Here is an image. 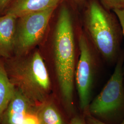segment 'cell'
Returning <instances> with one entry per match:
<instances>
[{
  "label": "cell",
  "mask_w": 124,
  "mask_h": 124,
  "mask_svg": "<svg viewBox=\"0 0 124 124\" xmlns=\"http://www.w3.org/2000/svg\"><path fill=\"white\" fill-rule=\"evenodd\" d=\"M123 62L121 55L110 78L100 93L91 102L86 112L95 117L107 118L118 115L124 109Z\"/></svg>",
  "instance_id": "cell-4"
},
{
  "label": "cell",
  "mask_w": 124,
  "mask_h": 124,
  "mask_svg": "<svg viewBox=\"0 0 124 124\" xmlns=\"http://www.w3.org/2000/svg\"><path fill=\"white\" fill-rule=\"evenodd\" d=\"M62 0H13L5 13L13 14L18 18L24 15L56 8Z\"/></svg>",
  "instance_id": "cell-9"
},
{
  "label": "cell",
  "mask_w": 124,
  "mask_h": 124,
  "mask_svg": "<svg viewBox=\"0 0 124 124\" xmlns=\"http://www.w3.org/2000/svg\"><path fill=\"white\" fill-rule=\"evenodd\" d=\"M13 0H0V15L8 7Z\"/></svg>",
  "instance_id": "cell-15"
},
{
  "label": "cell",
  "mask_w": 124,
  "mask_h": 124,
  "mask_svg": "<svg viewBox=\"0 0 124 124\" xmlns=\"http://www.w3.org/2000/svg\"><path fill=\"white\" fill-rule=\"evenodd\" d=\"M54 66L63 103L67 110H74L75 42L73 18L66 6L58 13L53 38Z\"/></svg>",
  "instance_id": "cell-1"
},
{
  "label": "cell",
  "mask_w": 124,
  "mask_h": 124,
  "mask_svg": "<svg viewBox=\"0 0 124 124\" xmlns=\"http://www.w3.org/2000/svg\"><path fill=\"white\" fill-rule=\"evenodd\" d=\"M69 124H87L84 120L78 116L73 117Z\"/></svg>",
  "instance_id": "cell-16"
},
{
  "label": "cell",
  "mask_w": 124,
  "mask_h": 124,
  "mask_svg": "<svg viewBox=\"0 0 124 124\" xmlns=\"http://www.w3.org/2000/svg\"><path fill=\"white\" fill-rule=\"evenodd\" d=\"M15 91L16 88L7 73L4 62L0 61V122Z\"/></svg>",
  "instance_id": "cell-10"
},
{
  "label": "cell",
  "mask_w": 124,
  "mask_h": 124,
  "mask_svg": "<svg viewBox=\"0 0 124 124\" xmlns=\"http://www.w3.org/2000/svg\"><path fill=\"white\" fill-rule=\"evenodd\" d=\"M102 6L109 11L124 8V0H99Z\"/></svg>",
  "instance_id": "cell-12"
},
{
  "label": "cell",
  "mask_w": 124,
  "mask_h": 124,
  "mask_svg": "<svg viewBox=\"0 0 124 124\" xmlns=\"http://www.w3.org/2000/svg\"><path fill=\"white\" fill-rule=\"evenodd\" d=\"M4 63L11 82L34 105L38 108L50 99L51 81L39 52L9 58Z\"/></svg>",
  "instance_id": "cell-2"
},
{
  "label": "cell",
  "mask_w": 124,
  "mask_h": 124,
  "mask_svg": "<svg viewBox=\"0 0 124 124\" xmlns=\"http://www.w3.org/2000/svg\"><path fill=\"white\" fill-rule=\"evenodd\" d=\"M78 43L80 57L75 69V80L80 108L85 113L91 102L96 63L88 40L83 33L79 36Z\"/></svg>",
  "instance_id": "cell-6"
},
{
  "label": "cell",
  "mask_w": 124,
  "mask_h": 124,
  "mask_svg": "<svg viewBox=\"0 0 124 124\" xmlns=\"http://www.w3.org/2000/svg\"><path fill=\"white\" fill-rule=\"evenodd\" d=\"M55 9L29 13L17 18L13 52L16 57L28 54L41 40Z\"/></svg>",
  "instance_id": "cell-5"
},
{
  "label": "cell",
  "mask_w": 124,
  "mask_h": 124,
  "mask_svg": "<svg viewBox=\"0 0 124 124\" xmlns=\"http://www.w3.org/2000/svg\"><path fill=\"white\" fill-rule=\"evenodd\" d=\"M113 11L115 13L116 16L119 21L124 36V8L115 9Z\"/></svg>",
  "instance_id": "cell-13"
},
{
  "label": "cell",
  "mask_w": 124,
  "mask_h": 124,
  "mask_svg": "<svg viewBox=\"0 0 124 124\" xmlns=\"http://www.w3.org/2000/svg\"><path fill=\"white\" fill-rule=\"evenodd\" d=\"M37 108L16 88L14 95L5 112L0 124H23L28 115L37 111Z\"/></svg>",
  "instance_id": "cell-7"
},
{
  "label": "cell",
  "mask_w": 124,
  "mask_h": 124,
  "mask_svg": "<svg viewBox=\"0 0 124 124\" xmlns=\"http://www.w3.org/2000/svg\"><path fill=\"white\" fill-rule=\"evenodd\" d=\"M75 3L79 6H82L84 4L85 0H73Z\"/></svg>",
  "instance_id": "cell-17"
},
{
  "label": "cell",
  "mask_w": 124,
  "mask_h": 124,
  "mask_svg": "<svg viewBox=\"0 0 124 124\" xmlns=\"http://www.w3.org/2000/svg\"><path fill=\"white\" fill-rule=\"evenodd\" d=\"M95 0L89 3L85 13V31L94 46L107 61L118 56L123 33L115 16Z\"/></svg>",
  "instance_id": "cell-3"
},
{
  "label": "cell",
  "mask_w": 124,
  "mask_h": 124,
  "mask_svg": "<svg viewBox=\"0 0 124 124\" xmlns=\"http://www.w3.org/2000/svg\"><path fill=\"white\" fill-rule=\"evenodd\" d=\"M17 19L11 14L0 16V56L6 59L13 54Z\"/></svg>",
  "instance_id": "cell-8"
},
{
  "label": "cell",
  "mask_w": 124,
  "mask_h": 124,
  "mask_svg": "<svg viewBox=\"0 0 124 124\" xmlns=\"http://www.w3.org/2000/svg\"><path fill=\"white\" fill-rule=\"evenodd\" d=\"M37 114L40 124H67L57 107L50 99L38 108Z\"/></svg>",
  "instance_id": "cell-11"
},
{
  "label": "cell",
  "mask_w": 124,
  "mask_h": 124,
  "mask_svg": "<svg viewBox=\"0 0 124 124\" xmlns=\"http://www.w3.org/2000/svg\"><path fill=\"white\" fill-rule=\"evenodd\" d=\"M85 113H86V115L85 118L86 120V122L87 124H108L98 120V118L91 115L87 112ZM120 124H124V120Z\"/></svg>",
  "instance_id": "cell-14"
}]
</instances>
